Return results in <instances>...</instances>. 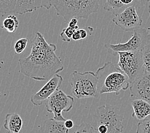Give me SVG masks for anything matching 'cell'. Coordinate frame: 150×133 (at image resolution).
<instances>
[{"mask_svg": "<svg viewBox=\"0 0 150 133\" xmlns=\"http://www.w3.org/2000/svg\"><path fill=\"white\" fill-rule=\"evenodd\" d=\"M31 53L19 59L20 70L25 76L38 81H47L64 69L62 61L57 56V47L49 44L40 32L35 33L31 42Z\"/></svg>", "mask_w": 150, "mask_h": 133, "instance_id": "6da1fadb", "label": "cell"}, {"mask_svg": "<svg viewBox=\"0 0 150 133\" xmlns=\"http://www.w3.org/2000/svg\"><path fill=\"white\" fill-rule=\"evenodd\" d=\"M95 74L99 95L111 93L118 95L121 90L125 91L130 88L127 75L112 62H106L98 68Z\"/></svg>", "mask_w": 150, "mask_h": 133, "instance_id": "7a4b0ae2", "label": "cell"}, {"mask_svg": "<svg viewBox=\"0 0 150 133\" xmlns=\"http://www.w3.org/2000/svg\"><path fill=\"white\" fill-rule=\"evenodd\" d=\"M123 119L118 107L107 104L96 109L90 124L93 133H123Z\"/></svg>", "mask_w": 150, "mask_h": 133, "instance_id": "3957f363", "label": "cell"}, {"mask_svg": "<svg viewBox=\"0 0 150 133\" xmlns=\"http://www.w3.org/2000/svg\"><path fill=\"white\" fill-rule=\"evenodd\" d=\"M99 2L100 0H50L57 16L67 23L72 18L88 19L91 14L97 12Z\"/></svg>", "mask_w": 150, "mask_h": 133, "instance_id": "277c9868", "label": "cell"}, {"mask_svg": "<svg viewBox=\"0 0 150 133\" xmlns=\"http://www.w3.org/2000/svg\"><path fill=\"white\" fill-rule=\"evenodd\" d=\"M97 77L93 72L80 73L75 70L70 74L69 83L71 92L77 99H86L99 97L97 90Z\"/></svg>", "mask_w": 150, "mask_h": 133, "instance_id": "5b68a950", "label": "cell"}, {"mask_svg": "<svg viewBox=\"0 0 150 133\" xmlns=\"http://www.w3.org/2000/svg\"><path fill=\"white\" fill-rule=\"evenodd\" d=\"M149 45L150 32L145 28H140L134 31L132 37L127 42L117 44H106L104 46L109 54L115 55L118 52H142Z\"/></svg>", "mask_w": 150, "mask_h": 133, "instance_id": "8992f818", "label": "cell"}, {"mask_svg": "<svg viewBox=\"0 0 150 133\" xmlns=\"http://www.w3.org/2000/svg\"><path fill=\"white\" fill-rule=\"evenodd\" d=\"M117 67L128 78L130 86L145 70L142 62V52H118Z\"/></svg>", "mask_w": 150, "mask_h": 133, "instance_id": "52a82bcc", "label": "cell"}, {"mask_svg": "<svg viewBox=\"0 0 150 133\" xmlns=\"http://www.w3.org/2000/svg\"><path fill=\"white\" fill-rule=\"evenodd\" d=\"M50 0H0V14L24 15L40 9H50Z\"/></svg>", "mask_w": 150, "mask_h": 133, "instance_id": "ba28073f", "label": "cell"}, {"mask_svg": "<svg viewBox=\"0 0 150 133\" xmlns=\"http://www.w3.org/2000/svg\"><path fill=\"white\" fill-rule=\"evenodd\" d=\"M74 104L73 97L67 95L62 90L56 91L45 102L46 110L54 115L53 119L56 121L65 122L63 112H69L72 109Z\"/></svg>", "mask_w": 150, "mask_h": 133, "instance_id": "9c48e42d", "label": "cell"}, {"mask_svg": "<svg viewBox=\"0 0 150 133\" xmlns=\"http://www.w3.org/2000/svg\"><path fill=\"white\" fill-rule=\"evenodd\" d=\"M112 22L125 31H134L140 28L142 19L133 5L127 6L122 12L114 16Z\"/></svg>", "mask_w": 150, "mask_h": 133, "instance_id": "30bf717a", "label": "cell"}, {"mask_svg": "<svg viewBox=\"0 0 150 133\" xmlns=\"http://www.w3.org/2000/svg\"><path fill=\"white\" fill-rule=\"evenodd\" d=\"M63 81L62 75L57 74L50 79L40 90L31 97V102L34 106H39L45 103L56 91L59 90Z\"/></svg>", "mask_w": 150, "mask_h": 133, "instance_id": "8fae6325", "label": "cell"}, {"mask_svg": "<svg viewBox=\"0 0 150 133\" xmlns=\"http://www.w3.org/2000/svg\"><path fill=\"white\" fill-rule=\"evenodd\" d=\"M129 88L132 98L144 100L150 104V73L145 72L130 85Z\"/></svg>", "mask_w": 150, "mask_h": 133, "instance_id": "7c38bea8", "label": "cell"}, {"mask_svg": "<svg viewBox=\"0 0 150 133\" xmlns=\"http://www.w3.org/2000/svg\"><path fill=\"white\" fill-rule=\"evenodd\" d=\"M73 130L74 129L71 130L67 129L64 122L56 121L53 118L45 120L41 127L42 133H72Z\"/></svg>", "mask_w": 150, "mask_h": 133, "instance_id": "4fadbf2b", "label": "cell"}, {"mask_svg": "<svg viewBox=\"0 0 150 133\" xmlns=\"http://www.w3.org/2000/svg\"><path fill=\"white\" fill-rule=\"evenodd\" d=\"M134 112L132 117L142 120L150 116V104L142 99H134L132 101Z\"/></svg>", "mask_w": 150, "mask_h": 133, "instance_id": "5bb4252c", "label": "cell"}, {"mask_svg": "<svg viewBox=\"0 0 150 133\" xmlns=\"http://www.w3.org/2000/svg\"><path fill=\"white\" fill-rule=\"evenodd\" d=\"M23 120L16 113H8L5 116L4 125L7 133H19L23 127Z\"/></svg>", "mask_w": 150, "mask_h": 133, "instance_id": "9a60e30c", "label": "cell"}, {"mask_svg": "<svg viewBox=\"0 0 150 133\" xmlns=\"http://www.w3.org/2000/svg\"><path fill=\"white\" fill-rule=\"evenodd\" d=\"M120 0H106L103 9L107 12H111L113 16H116L127 8Z\"/></svg>", "mask_w": 150, "mask_h": 133, "instance_id": "2e32d148", "label": "cell"}, {"mask_svg": "<svg viewBox=\"0 0 150 133\" xmlns=\"http://www.w3.org/2000/svg\"><path fill=\"white\" fill-rule=\"evenodd\" d=\"M19 21L15 15H10L4 19L3 22V28L8 33H15L19 27Z\"/></svg>", "mask_w": 150, "mask_h": 133, "instance_id": "e0dca14e", "label": "cell"}, {"mask_svg": "<svg viewBox=\"0 0 150 133\" xmlns=\"http://www.w3.org/2000/svg\"><path fill=\"white\" fill-rule=\"evenodd\" d=\"M142 56L144 70L146 73H150V45L142 50Z\"/></svg>", "mask_w": 150, "mask_h": 133, "instance_id": "ac0fdd59", "label": "cell"}, {"mask_svg": "<svg viewBox=\"0 0 150 133\" xmlns=\"http://www.w3.org/2000/svg\"><path fill=\"white\" fill-rule=\"evenodd\" d=\"M77 30H79V28H72L68 26L65 28H64L60 33L61 38H62V40L63 42H71L74 33Z\"/></svg>", "mask_w": 150, "mask_h": 133, "instance_id": "d6986e66", "label": "cell"}, {"mask_svg": "<svg viewBox=\"0 0 150 133\" xmlns=\"http://www.w3.org/2000/svg\"><path fill=\"white\" fill-rule=\"evenodd\" d=\"M136 133H150V116L139 122Z\"/></svg>", "mask_w": 150, "mask_h": 133, "instance_id": "ffe728a7", "label": "cell"}, {"mask_svg": "<svg viewBox=\"0 0 150 133\" xmlns=\"http://www.w3.org/2000/svg\"><path fill=\"white\" fill-rule=\"evenodd\" d=\"M72 133H93V129L89 123H82L75 126Z\"/></svg>", "mask_w": 150, "mask_h": 133, "instance_id": "44dd1931", "label": "cell"}, {"mask_svg": "<svg viewBox=\"0 0 150 133\" xmlns=\"http://www.w3.org/2000/svg\"><path fill=\"white\" fill-rule=\"evenodd\" d=\"M28 43V40L27 38H23L19 39L15 43V45H14V51H15V53L16 54H18V55L22 53L25 49L26 48Z\"/></svg>", "mask_w": 150, "mask_h": 133, "instance_id": "7402d4cb", "label": "cell"}, {"mask_svg": "<svg viewBox=\"0 0 150 133\" xmlns=\"http://www.w3.org/2000/svg\"><path fill=\"white\" fill-rule=\"evenodd\" d=\"M150 0H135L134 3V6L136 9H141L142 7L145 6L146 3H149Z\"/></svg>", "mask_w": 150, "mask_h": 133, "instance_id": "603a6c76", "label": "cell"}, {"mask_svg": "<svg viewBox=\"0 0 150 133\" xmlns=\"http://www.w3.org/2000/svg\"><path fill=\"white\" fill-rule=\"evenodd\" d=\"M64 124H65V126L67 129H69V130H71L74 128L75 125H74V122L72 120H66L65 122H64Z\"/></svg>", "mask_w": 150, "mask_h": 133, "instance_id": "cb8c5ba5", "label": "cell"}, {"mask_svg": "<svg viewBox=\"0 0 150 133\" xmlns=\"http://www.w3.org/2000/svg\"><path fill=\"white\" fill-rule=\"evenodd\" d=\"M69 26L72 28H79L78 26V19L77 18H72L69 22Z\"/></svg>", "mask_w": 150, "mask_h": 133, "instance_id": "d4e9b609", "label": "cell"}, {"mask_svg": "<svg viewBox=\"0 0 150 133\" xmlns=\"http://www.w3.org/2000/svg\"><path fill=\"white\" fill-rule=\"evenodd\" d=\"M72 40L74 41H79L81 40V37L80 35V33H79V30H77L76 31L74 32L73 35H72Z\"/></svg>", "mask_w": 150, "mask_h": 133, "instance_id": "484cf974", "label": "cell"}, {"mask_svg": "<svg viewBox=\"0 0 150 133\" xmlns=\"http://www.w3.org/2000/svg\"><path fill=\"white\" fill-rule=\"evenodd\" d=\"M135 0H120V1L127 6H129L132 5H134Z\"/></svg>", "mask_w": 150, "mask_h": 133, "instance_id": "4316f807", "label": "cell"}, {"mask_svg": "<svg viewBox=\"0 0 150 133\" xmlns=\"http://www.w3.org/2000/svg\"><path fill=\"white\" fill-rule=\"evenodd\" d=\"M79 30L81 39H84L88 37V33L86 30L84 29H79Z\"/></svg>", "mask_w": 150, "mask_h": 133, "instance_id": "83f0119b", "label": "cell"}, {"mask_svg": "<svg viewBox=\"0 0 150 133\" xmlns=\"http://www.w3.org/2000/svg\"><path fill=\"white\" fill-rule=\"evenodd\" d=\"M148 12H149V17H150V1H149V6H148Z\"/></svg>", "mask_w": 150, "mask_h": 133, "instance_id": "f1b7e54d", "label": "cell"}]
</instances>
